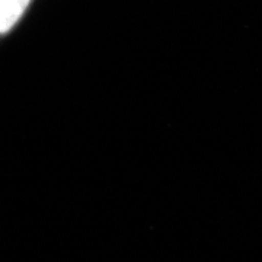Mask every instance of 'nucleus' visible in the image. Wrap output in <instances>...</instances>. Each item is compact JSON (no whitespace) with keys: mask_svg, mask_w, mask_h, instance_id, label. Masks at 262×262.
Segmentation results:
<instances>
[{"mask_svg":"<svg viewBox=\"0 0 262 262\" xmlns=\"http://www.w3.org/2000/svg\"><path fill=\"white\" fill-rule=\"evenodd\" d=\"M32 0H0V35L9 34L25 15Z\"/></svg>","mask_w":262,"mask_h":262,"instance_id":"f257e3e1","label":"nucleus"}]
</instances>
